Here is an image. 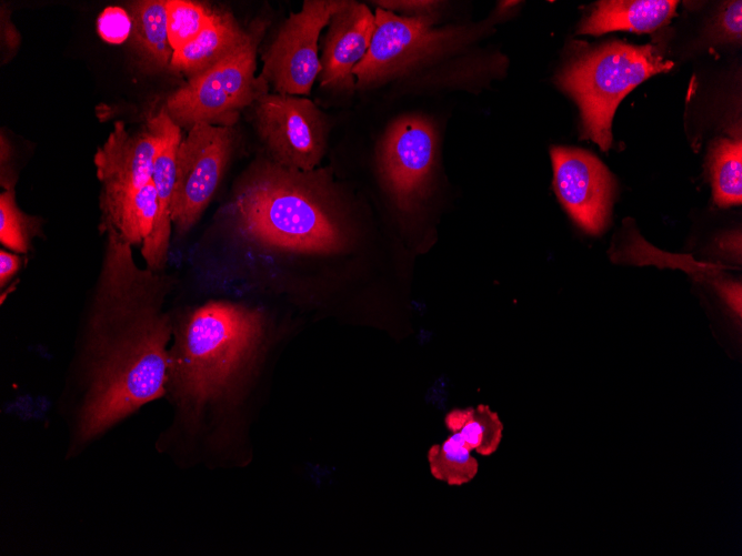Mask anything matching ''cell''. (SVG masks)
Returning <instances> with one entry per match:
<instances>
[{"label": "cell", "instance_id": "obj_15", "mask_svg": "<svg viewBox=\"0 0 742 556\" xmlns=\"http://www.w3.org/2000/svg\"><path fill=\"white\" fill-rule=\"evenodd\" d=\"M250 31L243 30L230 13L217 12L195 39L173 51L169 70L190 79L234 52L249 39Z\"/></svg>", "mask_w": 742, "mask_h": 556}, {"label": "cell", "instance_id": "obj_4", "mask_svg": "<svg viewBox=\"0 0 742 556\" xmlns=\"http://www.w3.org/2000/svg\"><path fill=\"white\" fill-rule=\"evenodd\" d=\"M672 67L652 46L610 41L571 58L558 74V84L580 108L583 137L606 151L612 144L613 114L621 100L651 75Z\"/></svg>", "mask_w": 742, "mask_h": 556}, {"label": "cell", "instance_id": "obj_23", "mask_svg": "<svg viewBox=\"0 0 742 556\" xmlns=\"http://www.w3.org/2000/svg\"><path fill=\"white\" fill-rule=\"evenodd\" d=\"M38 228L37 219L18 206L14 185L4 188L0 194V242L14 252L27 253Z\"/></svg>", "mask_w": 742, "mask_h": 556}, {"label": "cell", "instance_id": "obj_28", "mask_svg": "<svg viewBox=\"0 0 742 556\" xmlns=\"http://www.w3.org/2000/svg\"><path fill=\"white\" fill-rule=\"evenodd\" d=\"M20 266V257L13 253L1 250L0 252V284L6 283L17 273Z\"/></svg>", "mask_w": 742, "mask_h": 556}, {"label": "cell", "instance_id": "obj_16", "mask_svg": "<svg viewBox=\"0 0 742 556\" xmlns=\"http://www.w3.org/2000/svg\"><path fill=\"white\" fill-rule=\"evenodd\" d=\"M130 46L139 68L148 73L169 69L173 50L168 36L167 0H140L129 6Z\"/></svg>", "mask_w": 742, "mask_h": 556}, {"label": "cell", "instance_id": "obj_3", "mask_svg": "<svg viewBox=\"0 0 742 556\" xmlns=\"http://www.w3.org/2000/svg\"><path fill=\"white\" fill-rule=\"evenodd\" d=\"M263 336L262 315L212 301L195 309L170 351L169 381L186 403L204 405L227 395L253 361Z\"/></svg>", "mask_w": 742, "mask_h": 556}, {"label": "cell", "instance_id": "obj_17", "mask_svg": "<svg viewBox=\"0 0 742 556\" xmlns=\"http://www.w3.org/2000/svg\"><path fill=\"white\" fill-rule=\"evenodd\" d=\"M678 3L672 0L600 1L582 21L578 33L602 34L615 30L651 32L672 18Z\"/></svg>", "mask_w": 742, "mask_h": 556}, {"label": "cell", "instance_id": "obj_8", "mask_svg": "<svg viewBox=\"0 0 742 556\" xmlns=\"http://www.w3.org/2000/svg\"><path fill=\"white\" fill-rule=\"evenodd\" d=\"M233 148L231 127L197 123L176 154L171 221L178 233L189 231L215 193Z\"/></svg>", "mask_w": 742, "mask_h": 556}, {"label": "cell", "instance_id": "obj_10", "mask_svg": "<svg viewBox=\"0 0 742 556\" xmlns=\"http://www.w3.org/2000/svg\"><path fill=\"white\" fill-rule=\"evenodd\" d=\"M433 125L420 117H404L388 129L380 150L384 183L399 208L410 210L424 195L434 164Z\"/></svg>", "mask_w": 742, "mask_h": 556}, {"label": "cell", "instance_id": "obj_20", "mask_svg": "<svg viewBox=\"0 0 742 556\" xmlns=\"http://www.w3.org/2000/svg\"><path fill=\"white\" fill-rule=\"evenodd\" d=\"M742 143L738 139H721L711 150L710 173L714 201L720 206L742 201Z\"/></svg>", "mask_w": 742, "mask_h": 556}, {"label": "cell", "instance_id": "obj_1", "mask_svg": "<svg viewBox=\"0 0 742 556\" xmlns=\"http://www.w3.org/2000/svg\"><path fill=\"white\" fill-rule=\"evenodd\" d=\"M161 287L150 277H131L109 282L96 292L88 390L80 418L83 438L164 394L172 327L161 312Z\"/></svg>", "mask_w": 742, "mask_h": 556}, {"label": "cell", "instance_id": "obj_13", "mask_svg": "<svg viewBox=\"0 0 742 556\" xmlns=\"http://www.w3.org/2000/svg\"><path fill=\"white\" fill-rule=\"evenodd\" d=\"M374 29V13L364 3L348 1L331 18L320 58L321 87L340 91L353 89V69L365 55Z\"/></svg>", "mask_w": 742, "mask_h": 556}, {"label": "cell", "instance_id": "obj_6", "mask_svg": "<svg viewBox=\"0 0 742 556\" xmlns=\"http://www.w3.org/2000/svg\"><path fill=\"white\" fill-rule=\"evenodd\" d=\"M375 29L363 59L353 69L358 88L398 78L464 40L458 28H435L431 14L400 16L378 8Z\"/></svg>", "mask_w": 742, "mask_h": 556}, {"label": "cell", "instance_id": "obj_27", "mask_svg": "<svg viewBox=\"0 0 742 556\" xmlns=\"http://www.w3.org/2000/svg\"><path fill=\"white\" fill-rule=\"evenodd\" d=\"M723 30L731 38L740 39L742 31V3L741 1L730 2L721 19Z\"/></svg>", "mask_w": 742, "mask_h": 556}, {"label": "cell", "instance_id": "obj_5", "mask_svg": "<svg viewBox=\"0 0 742 556\" xmlns=\"http://www.w3.org/2000/svg\"><path fill=\"white\" fill-rule=\"evenodd\" d=\"M263 26L254 24L249 39L210 69L188 79L166 101V110L178 124L208 123L232 127L240 112L268 92V83L255 77L257 51Z\"/></svg>", "mask_w": 742, "mask_h": 556}, {"label": "cell", "instance_id": "obj_11", "mask_svg": "<svg viewBox=\"0 0 742 556\" xmlns=\"http://www.w3.org/2000/svg\"><path fill=\"white\" fill-rule=\"evenodd\" d=\"M551 158L559 200L584 231L601 233L612 203L610 172L599 159L581 149L554 146Z\"/></svg>", "mask_w": 742, "mask_h": 556}, {"label": "cell", "instance_id": "obj_12", "mask_svg": "<svg viewBox=\"0 0 742 556\" xmlns=\"http://www.w3.org/2000/svg\"><path fill=\"white\" fill-rule=\"evenodd\" d=\"M160 143L161 134L151 118L144 130L134 133L122 121L114 123L94 154L97 176L102 184L100 206L137 192L152 179Z\"/></svg>", "mask_w": 742, "mask_h": 556}, {"label": "cell", "instance_id": "obj_7", "mask_svg": "<svg viewBox=\"0 0 742 556\" xmlns=\"http://www.w3.org/2000/svg\"><path fill=\"white\" fill-rule=\"evenodd\" d=\"M348 1L305 0L291 12L263 53L260 77L277 93L307 95L321 73L318 39L322 29Z\"/></svg>", "mask_w": 742, "mask_h": 556}, {"label": "cell", "instance_id": "obj_9", "mask_svg": "<svg viewBox=\"0 0 742 556\" xmlns=\"http://www.w3.org/2000/svg\"><path fill=\"white\" fill-rule=\"evenodd\" d=\"M257 133L280 165L315 170L327 146V121L309 99L264 93L253 103Z\"/></svg>", "mask_w": 742, "mask_h": 556}, {"label": "cell", "instance_id": "obj_19", "mask_svg": "<svg viewBox=\"0 0 742 556\" xmlns=\"http://www.w3.org/2000/svg\"><path fill=\"white\" fill-rule=\"evenodd\" d=\"M452 433H459L472 451L482 456L493 454L502 439L503 424L488 405L453 408L444 417Z\"/></svg>", "mask_w": 742, "mask_h": 556}, {"label": "cell", "instance_id": "obj_26", "mask_svg": "<svg viewBox=\"0 0 742 556\" xmlns=\"http://www.w3.org/2000/svg\"><path fill=\"white\" fill-rule=\"evenodd\" d=\"M435 2L432 1H378L380 8L392 12L401 11L407 16L431 14Z\"/></svg>", "mask_w": 742, "mask_h": 556}, {"label": "cell", "instance_id": "obj_25", "mask_svg": "<svg viewBox=\"0 0 742 556\" xmlns=\"http://www.w3.org/2000/svg\"><path fill=\"white\" fill-rule=\"evenodd\" d=\"M1 6V52L2 62H8L17 52L20 44V33L10 19L9 11Z\"/></svg>", "mask_w": 742, "mask_h": 556}, {"label": "cell", "instance_id": "obj_24", "mask_svg": "<svg viewBox=\"0 0 742 556\" xmlns=\"http://www.w3.org/2000/svg\"><path fill=\"white\" fill-rule=\"evenodd\" d=\"M99 29L103 38L117 42L127 37L128 33L130 34L131 21L123 11L113 9L101 16Z\"/></svg>", "mask_w": 742, "mask_h": 556}, {"label": "cell", "instance_id": "obj_2", "mask_svg": "<svg viewBox=\"0 0 742 556\" xmlns=\"http://www.w3.org/2000/svg\"><path fill=\"white\" fill-rule=\"evenodd\" d=\"M230 212L239 234L265 249L331 254L349 241L325 170L258 164L240 183Z\"/></svg>", "mask_w": 742, "mask_h": 556}, {"label": "cell", "instance_id": "obj_21", "mask_svg": "<svg viewBox=\"0 0 742 556\" xmlns=\"http://www.w3.org/2000/svg\"><path fill=\"white\" fill-rule=\"evenodd\" d=\"M470 446L459 433H453L441 444L428 451V462L432 476L451 486L471 482L479 471V463L471 455Z\"/></svg>", "mask_w": 742, "mask_h": 556}, {"label": "cell", "instance_id": "obj_22", "mask_svg": "<svg viewBox=\"0 0 742 556\" xmlns=\"http://www.w3.org/2000/svg\"><path fill=\"white\" fill-rule=\"evenodd\" d=\"M215 11L188 0H167L168 36L173 51L195 39L214 19Z\"/></svg>", "mask_w": 742, "mask_h": 556}, {"label": "cell", "instance_id": "obj_18", "mask_svg": "<svg viewBox=\"0 0 742 556\" xmlns=\"http://www.w3.org/2000/svg\"><path fill=\"white\" fill-rule=\"evenodd\" d=\"M157 210V190L151 179L137 192L101 206V224L113 225L131 245L142 244L153 229Z\"/></svg>", "mask_w": 742, "mask_h": 556}, {"label": "cell", "instance_id": "obj_14", "mask_svg": "<svg viewBox=\"0 0 742 556\" xmlns=\"http://www.w3.org/2000/svg\"><path fill=\"white\" fill-rule=\"evenodd\" d=\"M151 120L161 134V143L156 158L152 181L157 190L158 210L150 235L143 241L141 253L147 267L160 271L167 261L171 234V204L176 183V154L182 140L180 125L162 108Z\"/></svg>", "mask_w": 742, "mask_h": 556}]
</instances>
